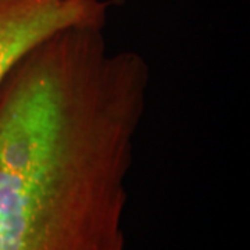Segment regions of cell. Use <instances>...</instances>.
<instances>
[{
    "label": "cell",
    "mask_w": 250,
    "mask_h": 250,
    "mask_svg": "<svg viewBox=\"0 0 250 250\" xmlns=\"http://www.w3.org/2000/svg\"><path fill=\"white\" fill-rule=\"evenodd\" d=\"M150 71L104 27L62 29L0 86V250H125Z\"/></svg>",
    "instance_id": "obj_1"
},
{
    "label": "cell",
    "mask_w": 250,
    "mask_h": 250,
    "mask_svg": "<svg viewBox=\"0 0 250 250\" xmlns=\"http://www.w3.org/2000/svg\"><path fill=\"white\" fill-rule=\"evenodd\" d=\"M114 0H0V86L47 38L72 27H104Z\"/></svg>",
    "instance_id": "obj_2"
}]
</instances>
